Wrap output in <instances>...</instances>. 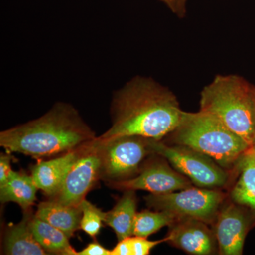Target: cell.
<instances>
[{"mask_svg":"<svg viewBox=\"0 0 255 255\" xmlns=\"http://www.w3.org/2000/svg\"><path fill=\"white\" fill-rule=\"evenodd\" d=\"M112 110L113 123L99 137L102 140L137 135L161 140L177 128L184 113L172 92L143 77L116 92Z\"/></svg>","mask_w":255,"mask_h":255,"instance_id":"6da1fadb","label":"cell"},{"mask_svg":"<svg viewBox=\"0 0 255 255\" xmlns=\"http://www.w3.org/2000/svg\"><path fill=\"white\" fill-rule=\"evenodd\" d=\"M96 138L71 105L58 103L36 120L4 130L0 145L35 158L61 155Z\"/></svg>","mask_w":255,"mask_h":255,"instance_id":"7a4b0ae2","label":"cell"},{"mask_svg":"<svg viewBox=\"0 0 255 255\" xmlns=\"http://www.w3.org/2000/svg\"><path fill=\"white\" fill-rule=\"evenodd\" d=\"M177 145L187 146L214 159L224 169L237 163L249 145L212 114L184 112L172 132Z\"/></svg>","mask_w":255,"mask_h":255,"instance_id":"3957f363","label":"cell"},{"mask_svg":"<svg viewBox=\"0 0 255 255\" xmlns=\"http://www.w3.org/2000/svg\"><path fill=\"white\" fill-rule=\"evenodd\" d=\"M253 87L238 75H218L201 93L200 110L212 114L251 146L255 142Z\"/></svg>","mask_w":255,"mask_h":255,"instance_id":"277c9868","label":"cell"},{"mask_svg":"<svg viewBox=\"0 0 255 255\" xmlns=\"http://www.w3.org/2000/svg\"><path fill=\"white\" fill-rule=\"evenodd\" d=\"M152 153L161 156L197 187L216 189L226 185L228 174L214 159L180 145L171 146L150 139Z\"/></svg>","mask_w":255,"mask_h":255,"instance_id":"5b68a950","label":"cell"},{"mask_svg":"<svg viewBox=\"0 0 255 255\" xmlns=\"http://www.w3.org/2000/svg\"><path fill=\"white\" fill-rule=\"evenodd\" d=\"M145 199L149 207L168 211L177 219L189 218L209 224L216 220L224 194L215 189L191 187L179 192L151 194Z\"/></svg>","mask_w":255,"mask_h":255,"instance_id":"8992f818","label":"cell"},{"mask_svg":"<svg viewBox=\"0 0 255 255\" xmlns=\"http://www.w3.org/2000/svg\"><path fill=\"white\" fill-rule=\"evenodd\" d=\"M100 138V137H99ZM102 177L110 183L120 182L136 176L140 165L150 150V139L126 135L102 140Z\"/></svg>","mask_w":255,"mask_h":255,"instance_id":"52a82bcc","label":"cell"},{"mask_svg":"<svg viewBox=\"0 0 255 255\" xmlns=\"http://www.w3.org/2000/svg\"><path fill=\"white\" fill-rule=\"evenodd\" d=\"M102 141L96 137L80 147L78 158L52 199L64 205L80 206L102 177Z\"/></svg>","mask_w":255,"mask_h":255,"instance_id":"ba28073f","label":"cell"},{"mask_svg":"<svg viewBox=\"0 0 255 255\" xmlns=\"http://www.w3.org/2000/svg\"><path fill=\"white\" fill-rule=\"evenodd\" d=\"M166 162L165 159L154 161L135 177L110 184L119 189L143 190L153 194L174 192L192 187L191 180Z\"/></svg>","mask_w":255,"mask_h":255,"instance_id":"9c48e42d","label":"cell"},{"mask_svg":"<svg viewBox=\"0 0 255 255\" xmlns=\"http://www.w3.org/2000/svg\"><path fill=\"white\" fill-rule=\"evenodd\" d=\"M166 238L172 246L194 255L213 254L217 243L207 223L189 218H181L172 223Z\"/></svg>","mask_w":255,"mask_h":255,"instance_id":"30bf717a","label":"cell"},{"mask_svg":"<svg viewBox=\"0 0 255 255\" xmlns=\"http://www.w3.org/2000/svg\"><path fill=\"white\" fill-rule=\"evenodd\" d=\"M214 234L219 245V254L241 255L248 231V221L241 209L228 204L216 216Z\"/></svg>","mask_w":255,"mask_h":255,"instance_id":"8fae6325","label":"cell"},{"mask_svg":"<svg viewBox=\"0 0 255 255\" xmlns=\"http://www.w3.org/2000/svg\"><path fill=\"white\" fill-rule=\"evenodd\" d=\"M80 147L33 166L31 176L38 189L51 198L56 195L69 169L78 158Z\"/></svg>","mask_w":255,"mask_h":255,"instance_id":"7c38bea8","label":"cell"},{"mask_svg":"<svg viewBox=\"0 0 255 255\" xmlns=\"http://www.w3.org/2000/svg\"><path fill=\"white\" fill-rule=\"evenodd\" d=\"M35 216L63 231L69 238L80 229L82 211L80 206L64 205L51 199L38 204Z\"/></svg>","mask_w":255,"mask_h":255,"instance_id":"4fadbf2b","label":"cell"},{"mask_svg":"<svg viewBox=\"0 0 255 255\" xmlns=\"http://www.w3.org/2000/svg\"><path fill=\"white\" fill-rule=\"evenodd\" d=\"M33 215L25 211L21 222L11 226L4 239L5 253L9 255H45L48 254L34 237L31 228Z\"/></svg>","mask_w":255,"mask_h":255,"instance_id":"5bb4252c","label":"cell"},{"mask_svg":"<svg viewBox=\"0 0 255 255\" xmlns=\"http://www.w3.org/2000/svg\"><path fill=\"white\" fill-rule=\"evenodd\" d=\"M136 208L135 191L127 190L113 209L106 213L105 223L114 230L119 241L132 236Z\"/></svg>","mask_w":255,"mask_h":255,"instance_id":"9a60e30c","label":"cell"},{"mask_svg":"<svg viewBox=\"0 0 255 255\" xmlns=\"http://www.w3.org/2000/svg\"><path fill=\"white\" fill-rule=\"evenodd\" d=\"M38 190L31 175L12 171L8 180L0 185V199L1 203H16L28 211L36 200Z\"/></svg>","mask_w":255,"mask_h":255,"instance_id":"2e32d148","label":"cell"},{"mask_svg":"<svg viewBox=\"0 0 255 255\" xmlns=\"http://www.w3.org/2000/svg\"><path fill=\"white\" fill-rule=\"evenodd\" d=\"M32 232L38 243L47 253L63 255H78L63 231L38 219L33 215L31 221Z\"/></svg>","mask_w":255,"mask_h":255,"instance_id":"e0dca14e","label":"cell"},{"mask_svg":"<svg viewBox=\"0 0 255 255\" xmlns=\"http://www.w3.org/2000/svg\"><path fill=\"white\" fill-rule=\"evenodd\" d=\"M238 162L241 175L231 191V198L236 204L255 212V161L242 155Z\"/></svg>","mask_w":255,"mask_h":255,"instance_id":"ac0fdd59","label":"cell"},{"mask_svg":"<svg viewBox=\"0 0 255 255\" xmlns=\"http://www.w3.org/2000/svg\"><path fill=\"white\" fill-rule=\"evenodd\" d=\"M177 218L168 211H148L137 212L134 221L132 236L147 238L164 226H170Z\"/></svg>","mask_w":255,"mask_h":255,"instance_id":"d6986e66","label":"cell"},{"mask_svg":"<svg viewBox=\"0 0 255 255\" xmlns=\"http://www.w3.org/2000/svg\"><path fill=\"white\" fill-rule=\"evenodd\" d=\"M80 207L82 211L80 229L90 237L95 238L100 232L102 224L105 223L106 213L85 199L82 201Z\"/></svg>","mask_w":255,"mask_h":255,"instance_id":"ffe728a7","label":"cell"},{"mask_svg":"<svg viewBox=\"0 0 255 255\" xmlns=\"http://www.w3.org/2000/svg\"><path fill=\"white\" fill-rule=\"evenodd\" d=\"M147 238L139 237V236H130L132 255H147L157 245L167 242V238L159 241H149Z\"/></svg>","mask_w":255,"mask_h":255,"instance_id":"44dd1931","label":"cell"},{"mask_svg":"<svg viewBox=\"0 0 255 255\" xmlns=\"http://www.w3.org/2000/svg\"><path fill=\"white\" fill-rule=\"evenodd\" d=\"M11 157L8 154H1L0 157V185L4 184L12 172L11 166Z\"/></svg>","mask_w":255,"mask_h":255,"instance_id":"7402d4cb","label":"cell"},{"mask_svg":"<svg viewBox=\"0 0 255 255\" xmlns=\"http://www.w3.org/2000/svg\"><path fill=\"white\" fill-rule=\"evenodd\" d=\"M78 255H112V251L97 242H93L90 243L85 249L78 252Z\"/></svg>","mask_w":255,"mask_h":255,"instance_id":"603a6c76","label":"cell"},{"mask_svg":"<svg viewBox=\"0 0 255 255\" xmlns=\"http://www.w3.org/2000/svg\"><path fill=\"white\" fill-rule=\"evenodd\" d=\"M130 237L119 241L117 246L112 250V255H132Z\"/></svg>","mask_w":255,"mask_h":255,"instance_id":"cb8c5ba5","label":"cell"},{"mask_svg":"<svg viewBox=\"0 0 255 255\" xmlns=\"http://www.w3.org/2000/svg\"><path fill=\"white\" fill-rule=\"evenodd\" d=\"M243 155L251 157V158L254 159L255 161V142L253 145L248 147V148L247 149Z\"/></svg>","mask_w":255,"mask_h":255,"instance_id":"d4e9b609","label":"cell"},{"mask_svg":"<svg viewBox=\"0 0 255 255\" xmlns=\"http://www.w3.org/2000/svg\"><path fill=\"white\" fill-rule=\"evenodd\" d=\"M185 1L186 0H177V4H176L175 11H177L178 13L181 14L180 10L184 7V4Z\"/></svg>","mask_w":255,"mask_h":255,"instance_id":"484cf974","label":"cell"},{"mask_svg":"<svg viewBox=\"0 0 255 255\" xmlns=\"http://www.w3.org/2000/svg\"><path fill=\"white\" fill-rule=\"evenodd\" d=\"M253 125L255 132V87H253Z\"/></svg>","mask_w":255,"mask_h":255,"instance_id":"4316f807","label":"cell"},{"mask_svg":"<svg viewBox=\"0 0 255 255\" xmlns=\"http://www.w3.org/2000/svg\"><path fill=\"white\" fill-rule=\"evenodd\" d=\"M162 1H165L166 3L169 4V6L170 7H172V9L175 11L176 9V4H177V0H162Z\"/></svg>","mask_w":255,"mask_h":255,"instance_id":"83f0119b","label":"cell"}]
</instances>
